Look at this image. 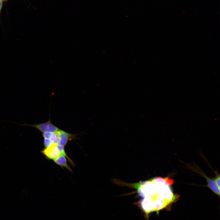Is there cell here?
<instances>
[{"label":"cell","mask_w":220,"mask_h":220,"mask_svg":"<svg viewBox=\"0 0 220 220\" xmlns=\"http://www.w3.org/2000/svg\"><path fill=\"white\" fill-rule=\"evenodd\" d=\"M157 189L148 196L141 198L140 204L147 214L160 211L176 200L178 195L174 194L170 185L162 177L154 178Z\"/></svg>","instance_id":"cell-1"},{"label":"cell","mask_w":220,"mask_h":220,"mask_svg":"<svg viewBox=\"0 0 220 220\" xmlns=\"http://www.w3.org/2000/svg\"><path fill=\"white\" fill-rule=\"evenodd\" d=\"M9 122H11V121ZM13 122L16 124L20 125L30 126L34 127L42 133L44 132H57L61 130L52 123L50 119V118H49V119L47 121L38 124H21L13 122Z\"/></svg>","instance_id":"cell-2"},{"label":"cell","mask_w":220,"mask_h":220,"mask_svg":"<svg viewBox=\"0 0 220 220\" xmlns=\"http://www.w3.org/2000/svg\"><path fill=\"white\" fill-rule=\"evenodd\" d=\"M57 145L52 144L50 147L45 148L41 152L47 159L54 160L60 155Z\"/></svg>","instance_id":"cell-3"},{"label":"cell","mask_w":220,"mask_h":220,"mask_svg":"<svg viewBox=\"0 0 220 220\" xmlns=\"http://www.w3.org/2000/svg\"><path fill=\"white\" fill-rule=\"evenodd\" d=\"M60 140L58 145L64 147L69 141L76 138L77 134H73L61 130L58 132Z\"/></svg>","instance_id":"cell-4"},{"label":"cell","mask_w":220,"mask_h":220,"mask_svg":"<svg viewBox=\"0 0 220 220\" xmlns=\"http://www.w3.org/2000/svg\"><path fill=\"white\" fill-rule=\"evenodd\" d=\"M53 160L56 164L66 168L70 171L72 172L71 168L68 164L67 159L64 156L60 155Z\"/></svg>","instance_id":"cell-5"},{"label":"cell","mask_w":220,"mask_h":220,"mask_svg":"<svg viewBox=\"0 0 220 220\" xmlns=\"http://www.w3.org/2000/svg\"><path fill=\"white\" fill-rule=\"evenodd\" d=\"M50 139L53 144L56 145H58L60 137L58 132L52 133Z\"/></svg>","instance_id":"cell-6"},{"label":"cell","mask_w":220,"mask_h":220,"mask_svg":"<svg viewBox=\"0 0 220 220\" xmlns=\"http://www.w3.org/2000/svg\"><path fill=\"white\" fill-rule=\"evenodd\" d=\"M57 146L60 152V155H62L64 156L69 160V162L71 163H72V164L74 165V163L69 158V157L67 156V154H66V153H65L64 150V147L59 145H58Z\"/></svg>","instance_id":"cell-7"},{"label":"cell","mask_w":220,"mask_h":220,"mask_svg":"<svg viewBox=\"0 0 220 220\" xmlns=\"http://www.w3.org/2000/svg\"><path fill=\"white\" fill-rule=\"evenodd\" d=\"M52 143L50 139L44 138L43 140L44 146L45 148L50 147L52 144Z\"/></svg>","instance_id":"cell-8"},{"label":"cell","mask_w":220,"mask_h":220,"mask_svg":"<svg viewBox=\"0 0 220 220\" xmlns=\"http://www.w3.org/2000/svg\"><path fill=\"white\" fill-rule=\"evenodd\" d=\"M216 177L213 179L217 186L220 189V175L218 173H216Z\"/></svg>","instance_id":"cell-9"},{"label":"cell","mask_w":220,"mask_h":220,"mask_svg":"<svg viewBox=\"0 0 220 220\" xmlns=\"http://www.w3.org/2000/svg\"><path fill=\"white\" fill-rule=\"evenodd\" d=\"M52 133L44 132L42 133V135L44 138L50 139Z\"/></svg>","instance_id":"cell-10"},{"label":"cell","mask_w":220,"mask_h":220,"mask_svg":"<svg viewBox=\"0 0 220 220\" xmlns=\"http://www.w3.org/2000/svg\"><path fill=\"white\" fill-rule=\"evenodd\" d=\"M2 0H0V11L2 5Z\"/></svg>","instance_id":"cell-11"},{"label":"cell","mask_w":220,"mask_h":220,"mask_svg":"<svg viewBox=\"0 0 220 220\" xmlns=\"http://www.w3.org/2000/svg\"></svg>","instance_id":"cell-12"}]
</instances>
